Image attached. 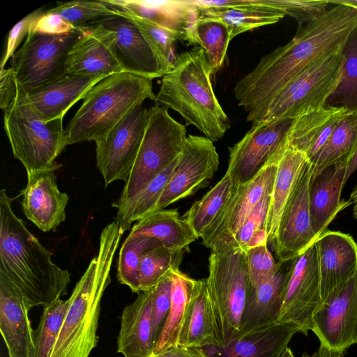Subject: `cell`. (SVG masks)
<instances>
[{"label":"cell","mask_w":357,"mask_h":357,"mask_svg":"<svg viewBox=\"0 0 357 357\" xmlns=\"http://www.w3.org/2000/svg\"><path fill=\"white\" fill-rule=\"evenodd\" d=\"M357 26V8L335 4L321 17L298 25L286 45L264 55L235 85L238 106L247 121L259 123L273 98L291 80L317 61L343 50Z\"/></svg>","instance_id":"6da1fadb"},{"label":"cell","mask_w":357,"mask_h":357,"mask_svg":"<svg viewBox=\"0 0 357 357\" xmlns=\"http://www.w3.org/2000/svg\"><path fill=\"white\" fill-rule=\"evenodd\" d=\"M6 189L0 191V273L19 289L28 305L48 307L67 294L70 274L13 212Z\"/></svg>","instance_id":"7a4b0ae2"},{"label":"cell","mask_w":357,"mask_h":357,"mask_svg":"<svg viewBox=\"0 0 357 357\" xmlns=\"http://www.w3.org/2000/svg\"><path fill=\"white\" fill-rule=\"evenodd\" d=\"M123 234L115 221L102 230L98 253L68 298L66 315L50 357H89L97 346L101 301L112 282V265Z\"/></svg>","instance_id":"3957f363"},{"label":"cell","mask_w":357,"mask_h":357,"mask_svg":"<svg viewBox=\"0 0 357 357\" xmlns=\"http://www.w3.org/2000/svg\"><path fill=\"white\" fill-rule=\"evenodd\" d=\"M211 72L200 47L176 56L173 68L162 77L154 102L178 112L212 142L221 139L231 126L213 91Z\"/></svg>","instance_id":"277c9868"},{"label":"cell","mask_w":357,"mask_h":357,"mask_svg":"<svg viewBox=\"0 0 357 357\" xmlns=\"http://www.w3.org/2000/svg\"><path fill=\"white\" fill-rule=\"evenodd\" d=\"M152 80L122 72L96 83L66 128L68 145L98 140L131 109L146 99L154 100Z\"/></svg>","instance_id":"5b68a950"},{"label":"cell","mask_w":357,"mask_h":357,"mask_svg":"<svg viewBox=\"0 0 357 357\" xmlns=\"http://www.w3.org/2000/svg\"><path fill=\"white\" fill-rule=\"evenodd\" d=\"M3 113L4 130L13 154L27 174L61 167L56 159L68 146L62 118L41 119L19 84L14 103Z\"/></svg>","instance_id":"8992f818"},{"label":"cell","mask_w":357,"mask_h":357,"mask_svg":"<svg viewBox=\"0 0 357 357\" xmlns=\"http://www.w3.org/2000/svg\"><path fill=\"white\" fill-rule=\"evenodd\" d=\"M206 279L225 347L241 333V316L250 285L245 252L232 245L212 248Z\"/></svg>","instance_id":"52a82bcc"},{"label":"cell","mask_w":357,"mask_h":357,"mask_svg":"<svg viewBox=\"0 0 357 357\" xmlns=\"http://www.w3.org/2000/svg\"><path fill=\"white\" fill-rule=\"evenodd\" d=\"M187 137L185 126L174 120L167 109L157 105L151 107L133 167L120 197L112 204V207L122 206L178 158Z\"/></svg>","instance_id":"ba28073f"},{"label":"cell","mask_w":357,"mask_h":357,"mask_svg":"<svg viewBox=\"0 0 357 357\" xmlns=\"http://www.w3.org/2000/svg\"><path fill=\"white\" fill-rule=\"evenodd\" d=\"M343 64L342 51L314 63L273 98L259 123L293 120L325 106L340 82Z\"/></svg>","instance_id":"9c48e42d"},{"label":"cell","mask_w":357,"mask_h":357,"mask_svg":"<svg viewBox=\"0 0 357 357\" xmlns=\"http://www.w3.org/2000/svg\"><path fill=\"white\" fill-rule=\"evenodd\" d=\"M85 29L86 25L77 26L62 35L29 31L10 61L17 81L27 94L67 75L65 64L68 54Z\"/></svg>","instance_id":"30bf717a"},{"label":"cell","mask_w":357,"mask_h":357,"mask_svg":"<svg viewBox=\"0 0 357 357\" xmlns=\"http://www.w3.org/2000/svg\"><path fill=\"white\" fill-rule=\"evenodd\" d=\"M149 119V109L138 105L105 135L95 141L96 167L105 186L126 182L137 156Z\"/></svg>","instance_id":"8fae6325"},{"label":"cell","mask_w":357,"mask_h":357,"mask_svg":"<svg viewBox=\"0 0 357 357\" xmlns=\"http://www.w3.org/2000/svg\"><path fill=\"white\" fill-rule=\"evenodd\" d=\"M321 304L314 243L289 261L277 323H289L307 335L312 318Z\"/></svg>","instance_id":"7c38bea8"},{"label":"cell","mask_w":357,"mask_h":357,"mask_svg":"<svg viewBox=\"0 0 357 357\" xmlns=\"http://www.w3.org/2000/svg\"><path fill=\"white\" fill-rule=\"evenodd\" d=\"M292 120L252 125L244 137L229 148L227 172L234 186L248 182L275 155L288 146Z\"/></svg>","instance_id":"4fadbf2b"},{"label":"cell","mask_w":357,"mask_h":357,"mask_svg":"<svg viewBox=\"0 0 357 357\" xmlns=\"http://www.w3.org/2000/svg\"><path fill=\"white\" fill-rule=\"evenodd\" d=\"M218 167L219 155L213 142L206 137L188 135L174 172L151 212L206 188Z\"/></svg>","instance_id":"5bb4252c"},{"label":"cell","mask_w":357,"mask_h":357,"mask_svg":"<svg viewBox=\"0 0 357 357\" xmlns=\"http://www.w3.org/2000/svg\"><path fill=\"white\" fill-rule=\"evenodd\" d=\"M312 176L310 160L305 163L280 217L272 245L278 261L287 262L304 252L317 238L310 211Z\"/></svg>","instance_id":"9a60e30c"},{"label":"cell","mask_w":357,"mask_h":357,"mask_svg":"<svg viewBox=\"0 0 357 357\" xmlns=\"http://www.w3.org/2000/svg\"><path fill=\"white\" fill-rule=\"evenodd\" d=\"M283 153L273 157L248 182L235 186L225 208L202 238L206 248L211 250L228 244L261 199L272 193L278 164Z\"/></svg>","instance_id":"2e32d148"},{"label":"cell","mask_w":357,"mask_h":357,"mask_svg":"<svg viewBox=\"0 0 357 357\" xmlns=\"http://www.w3.org/2000/svg\"><path fill=\"white\" fill-rule=\"evenodd\" d=\"M310 331L320 344L347 351L357 336V273L334 292L314 314Z\"/></svg>","instance_id":"e0dca14e"},{"label":"cell","mask_w":357,"mask_h":357,"mask_svg":"<svg viewBox=\"0 0 357 357\" xmlns=\"http://www.w3.org/2000/svg\"><path fill=\"white\" fill-rule=\"evenodd\" d=\"M114 10L146 20L172 33L178 40L197 45V8L192 0H100Z\"/></svg>","instance_id":"ac0fdd59"},{"label":"cell","mask_w":357,"mask_h":357,"mask_svg":"<svg viewBox=\"0 0 357 357\" xmlns=\"http://www.w3.org/2000/svg\"><path fill=\"white\" fill-rule=\"evenodd\" d=\"M314 245L322 303L356 275L357 243L348 234L327 229Z\"/></svg>","instance_id":"d6986e66"},{"label":"cell","mask_w":357,"mask_h":357,"mask_svg":"<svg viewBox=\"0 0 357 357\" xmlns=\"http://www.w3.org/2000/svg\"><path fill=\"white\" fill-rule=\"evenodd\" d=\"M67 74L109 76L123 72L114 52V35L102 24L86 25L71 47L66 61Z\"/></svg>","instance_id":"ffe728a7"},{"label":"cell","mask_w":357,"mask_h":357,"mask_svg":"<svg viewBox=\"0 0 357 357\" xmlns=\"http://www.w3.org/2000/svg\"><path fill=\"white\" fill-rule=\"evenodd\" d=\"M116 12L114 15L98 19L89 24H102L114 33V52L123 72L152 79L162 77L165 74L142 32L129 19Z\"/></svg>","instance_id":"44dd1931"},{"label":"cell","mask_w":357,"mask_h":357,"mask_svg":"<svg viewBox=\"0 0 357 357\" xmlns=\"http://www.w3.org/2000/svg\"><path fill=\"white\" fill-rule=\"evenodd\" d=\"M55 170L27 174L26 185L22 191L25 216L44 232L55 231L66 217L69 197L59 190Z\"/></svg>","instance_id":"7402d4cb"},{"label":"cell","mask_w":357,"mask_h":357,"mask_svg":"<svg viewBox=\"0 0 357 357\" xmlns=\"http://www.w3.org/2000/svg\"><path fill=\"white\" fill-rule=\"evenodd\" d=\"M30 309L19 289L0 273V331L9 357H33L34 331Z\"/></svg>","instance_id":"603a6c76"},{"label":"cell","mask_w":357,"mask_h":357,"mask_svg":"<svg viewBox=\"0 0 357 357\" xmlns=\"http://www.w3.org/2000/svg\"><path fill=\"white\" fill-rule=\"evenodd\" d=\"M137 294L122 311L117 352L124 357H152L155 344L151 318L153 289Z\"/></svg>","instance_id":"cb8c5ba5"},{"label":"cell","mask_w":357,"mask_h":357,"mask_svg":"<svg viewBox=\"0 0 357 357\" xmlns=\"http://www.w3.org/2000/svg\"><path fill=\"white\" fill-rule=\"evenodd\" d=\"M297 326L289 323L275 324L241 334L225 347H203L210 357H281Z\"/></svg>","instance_id":"d4e9b609"},{"label":"cell","mask_w":357,"mask_h":357,"mask_svg":"<svg viewBox=\"0 0 357 357\" xmlns=\"http://www.w3.org/2000/svg\"><path fill=\"white\" fill-rule=\"evenodd\" d=\"M347 163L331 165L312 177L310 186V211L312 225L318 237L327 230L337 213L351 205L341 199Z\"/></svg>","instance_id":"484cf974"},{"label":"cell","mask_w":357,"mask_h":357,"mask_svg":"<svg viewBox=\"0 0 357 357\" xmlns=\"http://www.w3.org/2000/svg\"><path fill=\"white\" fill-rule=\"evenodd\" d=\"M178 344L222 347L206 278L195 280Z\"/></svg>","instance_id":"4316f807"},{"label":"cell","mask_w":357,"mask_h":357,"mask_svg":"<svg viewBox=\"0 0 357 357\" xmlns=\"http://www.w3.org/2000/svg\"><path fill=\"white\" fill-rule=\"evenodd\" d=\"M105 77L67 74L57 81L26 94L33 109L43 121L63 119L69 109L83 99L89 89Z\"/></svg>","instance_id":"83f0119b"},{"label":"cell","mask_w":357,"mask_h":357,"mask_svg":"<svg viewBox=\"0 0 357 357\" xmlns=\"http://www.w3.org/2000/svg\"><path fill=\"white\" fill-rule=\"evenodd\" d=\"M289 262H281L275 274L257 287L250 284L241 316V334L277 323Z\"/></svg>","instance_id":"f1b7e54d"},{"label":"cell","mask_w":357,"mask_h":357,"mask_svg":"<svg viewBox=\"0 0 357 357\" xmlns=\"http://www.w3.org/2000/svg\"><path fill=\"white\" fill-rule=\"evenodd\" d=\"M351 112L343 107L326 105L292 120L287 133L289 145L310 161L322 149L337 122Z\"/></svg>","instance_id":"f546056e"},{"label":"cell","mask_w":357,"mask_h":357,"mask_svg":"<svg viewBox=\"0 0 357 357\" xmlns=\"http://www.w3.org/2000/svg\"><path fill=\"white\" fill-rule=\"evenodd\" d=\"M307 160L303 152L288 143L278 162L266 222L268 243L272 245L282 211Z\"/></svg>","instance_id":"4dcf8cb0"},{"label":"cell","mask_w":357,"mask_h":357,"mask_svg":"<svg viewBox=\"0 0 357 357\" xmlns=\"http://www.w3.org/2000/svg\"><path fill=\"white\" fill-rule=\"evenodd\" d=\"M130 234L159 240L162 246L173 250H188L198 237L176 209L153 211L137 221Z\"/></svg>","instance_id":"1f68e13d"},{"label":"cell","mask_w":357,"mask_h":357,"mask_svg":"<svg viewBox=\"0 0 357 357\" xmlns=\"http://www.w3.org/2000/svg\"><path fill=\"white\" fill-rule=\"evenodd\" d=\"M172 279L171 307L156 340L153 356L178 345L192 294L195 279L183 273L179 268L172 269Z\"/></svg>","instance_id":"d6a6232c"},{"label":"cell","mask_w":357,"mask_h":357,"mask_svg":"<svg viewBox=\"0 0 357 357\" xmlns=\"http://www.w3.org/2000/svg\"><path fill=\"white\" fill-rule=\"evenodd\" d=\"M357 150V114L351 113L335 125L320 151L310 160L312 177L325 168L347 163Z\"/></svg>","instance_id":"836d02e7"},{"label":"cell","mask_w":357,"mask_h":357,"mask_svg":"<svg viewBox=\"0 0 357 357\" xmlns=\"http://www.w3.org/2000/svg\"><path fill=\"white\" fill-rule=\"evenodd\" d=\"M235 190L236 187L226 172L218 183L185 213L182 218L192 228L198 238H203L207 234Z\"/></svg>","instance_id":"e575fe53"},{"label":"cell","mask_w":357,"mask_h":357,"mask_svg":"<svg viewBox=\"0 0 357 357\" xmlns=\"http://www.w3.org/2000/svg\"><path fill=\"white\" fill-rule=\"evenodd\" d=\"M197 8V20L222 22L229 29L231 40L245 31L275 24L286 15L281 10L263 8Z\"/></svg>","instance_id":"d590c367"},{"label":"cell","mask_w":357,"mask_h":357,"mask_svg":"<svg viewBox=\"0 0 357 357\" xmlns=\"http://www.w3.org/2000/svg\"><path fill=\"white\" fill-rule=\"evenodd\" d=\"M178 158L158 174L138 194L117 208L114 221L123 233L131 229L133 222L139 220L152 211L172 176Z\"/></svg>","instance_id":"8d00e7d4"},{"label":"cell","mask_w":357,"mask_h":357,"mask_svg":"<svg viewBox=\"0 0 357 357\" xmlns=\"http://www.w3.org/2000/svg\"><path fill=\"white\" fill-rule=\"evenodd\" d=\"M162 245L153 237L129 234L119 251L117 279L132 292L140 293L139 266L142 256L149 250Z\"/></svg>","instance_id":"74e56055"},{"label":"cell","mask_w":357,"mask_h":357,"mask_svg":"<svg viewBox=\"0 0 357 357\" xmlns=\"http://www.w3.org/2000/svg\"><path fill=\"white\" fill-rule=\"evenodd\" d=\"M195 35L197 45L204 51L211 75H215L222 68L231 41L227 26L218 20H197Z\"/></svg>","instance_id":"f35d334b"},{"label":"cell","mask_w":357,"mask_h":357,"mask_svg":"<svg viewBox=\"0 0 357 357\" xmlns=\"http://www.w3.org/2000/svg\"><path fill=\"white\" fill-rule=\"evenodd\" d=\"M341 80L326 105L343 107L357 114V26L349 35L344 49Z\"/></svg>","instance_id":"ab89813d"},{"label":"cell","mask_w":357,"mask_h":357,"mask_svg":"<svg viewBox=\"0 0 357 357\" xmlns=\"http://www.w3.org/2000/svg\"><path fill=\"white\" fill-rule=\"evenodd\" d=\"M185 252L161 245L144 253L139 266L140 292L153 289L172 268H179Z\"/></svg>","instance_id":"60d3db41"},{"label":"cell","mask_w":357,"mask_h":357,"mask_svg":"<svg viewBox=\"0 0 357 357\" xmlns=\"http://www.w3.org/2000/svg\"><path fill=\"white\" fill-rule=\"evenodd\" d=\"M68 299H58L51 305L43 307L37 328L33 331L34 351L33 357H50L58 337L66 312Z\"/></svg>","instance_id":"b9f144b4"},{"label":"cell","mask_w":357,"mask_h":357,"mask_svg":"<svg viewBox=\"0 0 357 357\" xmlns=\"http://www.w3.org/2000/svg\"><path fill=\"white\" fill-rule=\"evenodd\" d=\"M117 12L129 19L139 29L151 47L164 74L170 71L176 56L174 54V45L177 38L169 31L146 20Z\"/></svg>","instance_id":"7bdbcfd3"},{"label":"cell","mask_w":357,"mask_h":357,"mask_svg":"<svg viewBox=\"0 0 357 357\" xmlns=\"http://www.w3.org/2000/svg\"><path fill=\"white\" fill-rule=\"evenodd\" d=\"M271 197V193L265 195L261 199L231 241L228 244L223 245L238 247L245 252L249 248L268 244L266 222Z\"/></svg>","instance_id":"ee69618b"},{"label":"cell","mask_w":357,"mask_h":357,"mask_svg":"<svg viewBox=\"0 0 357 357\" xmlns=\"http://www.w3.org/2000/svg\"><path fill=\"white\" fill-rule=\"evenodd\" d=\"M47 11L60 15L76 26H84L91 22L116 14L100 0L57 2L55 7Z\"/></svg>","instance_id":"f6af8a7d"},{"label":"cell","mask_w":357,"mask_h":357,"mask_svg":"<svg viewBox=\"0 0 357 357\" xmlns=\"http://www.w3.org/2000/svg\"><path fill=\"white\" fill-rule=\"evenodd\" d=\"M245 253L250 284L253 287L272 277L281 264L275 261L267 244L249 248Z\"/></svg>","instance_id":"bcb514c9"},{"label":"cell","mask_w":357,"mask_h":357,"mask_svg":"<svg viewBox=\"0 0 357 357\" xmlns=\"http://www.w3.org/2000/svg\"><path fill=\"white\" fill-rule=\"evenodd\" d=\"M273 8L294 17L298 25L314 21L327 11L328 1L271 0Z\"/></svg>","instance_id":"7dc6e473"},{"label":"cell","mask_w":357,"mask_h":357,"mask_svg":"<svg viewBox=\"0 0 357 357\" xmlns=\"http://www.w3.org/2000/svg\"><path fill=\"white\" fill-rule=\"evenodd\" d=\"M172 270L162 277L153 288L152 329L156 342L172 303Z\"/></svg>","instance_id":"c3c4849f"},{"label":"cell","mask_w":357,"mask_h":357,"mask_svg":"<svg viewBox=\"0 0 357 357\" xmlns=\"http://www.w3.org/2000/svg\"><path fill=\"white\" fill-rule=\"evenodd\" d=\"M45 13L43 8L33 11L18 22L9 31L6 49L1 61V69L5 68L6 63L16 52L23 38L27 36L33 24Z\"/></svg>","instance_id":"681fc988"},{"label":"cell","mask_w":357,"mask_h":357,"mask_svg":"<svg viewBox=\"0 0 357 357\" xmlns=\"http://www.w3.org/2000/svg\"><path fill=\"white\" fill-rule=\"evenodd\" d=\"M77 28L60 15L46 11L31 30L50 35H62L69 33Z\"/></svg>","instance_id":"f907efd6"},{"label":"cell","mask_w":357,"mask_h":357,"mask_svg":"<svg viewBox=\"0 0 357 357\" xmlns=\"http://www.w3.org/2000/svg\"><path fill=\"white\" fill-rule=\"evenodd\" d=\"M18 90V82L10 67L0 70V107L7 111L14 103Z\"/></svg>","instance_id":"816d5d0a"},{"label":"cell","mask_w":357,"mask_h":357,"mask_svg":"<svg viewBox=\"0 0 357 357\" xmlns=\"http://www.w3.org/2000/svg\"><path fill=\"white\" fill-rule=\"evenodd\" d=\"M153 357H210L202 347L194 346H173Z\"/></svg>","instance_id":"f5cc1de1"},{"label":"cell","mask_w":357,"mask_h":357,"mask_svg":"<svg viewBox=\"0 0 357 357\" xmlns=\"http://www.w3.org/2000/svg\"><path fill=\"white\" fill-rule=\"evenodd\" d=\"M346 351L330 349L320 344L318 350L312 355L304 352L301 357H343Z\"/></svg>","instance_id":"db71d44e"},{"label":"cell","mask_w":357,"mask_h":357,"mask_svg":"<svg viewBox=\"0 0 357 357\" xmlns=\"http://www.w3.org/2000/svg\"><path fill=\"white\" fill-rule=\"evenodd\" d=\"M357 169V150L355 152L354 155H353L352 158L351 159L347 170L345 173L344 176V184L347 181L348 178L351 176V174Z\"/></svg>","instance_id":"11a10c76"},{"label":"cell","mask_w":357,"mask_h":357,"mask_svg":"<svg viewBox=\"0 0 357 357\" xmlns=\"http://www.w3.org/2000/svg\"><path fill=\"white\" fill-rule=\"evenodd\" d=\"M349 200L353 206V215L357 220V183L352 188Z\"/></svg>","instance_id":"9f6ffc18"},{"label":"cell","mask_w":357,"mask_h":357,"mask_svg":"<svg viewBox=\"0 0 357 357\" xmlns=\"http://www.w3.org/2000/svg\"><path fill=\"white\" fill-rule=\"evenodd\" d=\"M329 3L343 4L357 8V0H328Z\"/></svg>","instance_id":"6f0895ef"},{"label":"cell","mask_w":357,"mask_h":357,"mask_svg":"<svg viewBox=\"0 0 357 357\" xmlns=\"http://www.w3.org/2000/svg\"><path fill=\"white\" fill-rule=\"evenodd\" d=\"M281 357H294V355L291 349L287 347L282 354Z\"/></svg>","instance_id":"680465c9"},{"label":"cell","mask_w":357,"mask_h":357,"mask_svg":"<svg viewBox=\"0 0 357 357\" xmlns=\"http://www.w3.org/2000/svg\"><path fill=\"white\" fill-rule=\"evenodd\" d=\"M355 344H357V336H356V342Z\"/></svg>","instance_id":"91938a15"}]
</instances>
